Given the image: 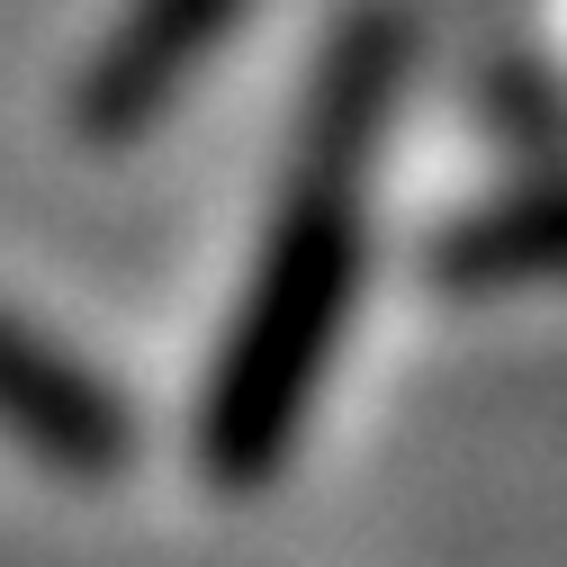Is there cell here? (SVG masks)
<instances>
[{"label":"cell","instance_id":"1","mask_svg":"<svg viewBox=\"0 0 567 567\" xmlns=\"http://www.w3.org/2000/svg\"><path fill=\"white\" fill-rule=\"evenodd\" d=\"M361 172H370L361 154L298 145V189L279 198V217L261 235L226 361L207 370V396H198V468L226 495L261 486L289 460L298 423L333 370L351 289H361Z\"/></svg>","mask_w":567,"mask_h":567},{"label":"cell","instance_id":"2","mask_svg":"<svg viewBox=\"0 0 567 567\" xmlns=\"http://www.w3.org/2000/svg\"><path fill=\"white\" fill-rule=\"evenodd\" d=\"M244 19V0H135L73 82V135L82 145H126L163 117V100L198 73L217 37Z\"/></svg>","mask_w":567,"mask_h":567},{"label":"cell","instance_id":"3","mask_svg":"<svg viewBox=\"0 0 567 567\" xmlns=\"http://www.w3.org/2000/svg\"><path fill=\"white\" fill-rule=\"evenodd\" d=\"M0 433L19 451H37L45 468H73V477H109L135 451V423H126L117 388L82 361H63L54 342H37L10 307H0Z\"/></svg>","mask_w":567,"mask_h":567},{"label":"cell","instance_id":"4","mask_svg":"<svg viewBox=\"0 0 567 567\" xmlns=\"http://www.w3.org/2000/svg\"><path fill=\"white\" fill-rule=\"evenodd\" d=\"M433 279L442 289H532V279H567V181L460 217L433 244Z\"/></svg>","mask_w":567,"mask_h":567}]
</instances>
